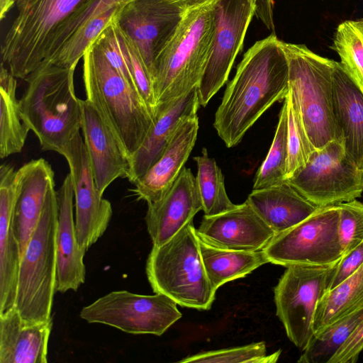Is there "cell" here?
<instances>
[{"mask_svg": "<svg viewBox=\"0 0 363 363\" xmlns=\"http://www.w3.org/2000/svg\"><path fill=\"white\" fill-rule=\"evenodd\" d=\"M202 209L196 177L184 167L164 197L147 203L145 220L152 245L170 240Z\"/></svg>", "mask_w": 363, "mask_h": 363, "instance_id": "e0dca14e", "label": "cell"}, {"mask_svg": "<svg viewBox=\"0 0 363 363\" xmlns=\"http://www.w3.org/2000/svg\"><path fill=\"white\" fill-rule=\"evenodd\" d=\"M333 47L343 69L363 87V18L340 23Z\"/></svg>", "mask_w": 363, "mask_h": 363, "instance_id": "d6a6232c", "label": "cell"}, {"mask_svg": "<svg viewBox=\"0 0 363 363\" xmlns=\"http://www.w3.org/2000/svg\"><path fill=\"white\" fill-rule=\"evenodd\" d=\"M60 155L67 160L72 177L77 240L85 252L105 233L113 210L99 193L83 138L78 133Z\"/></svg>", "mask_w": 363, "mask_h": 363, "instance_id": "9a60e30c", "label": "cell"}, {"mask_svg": "<svg viewBox=\"0 0 363 363\" xmlns=\"http://www.w3.org/2000/svg\"><path fill=\"white\" fill-rule=\"evenodd\" d=\"M186 12L173 0H130L114 15L118 28L138 49L152 79L157 59Z\"/></svg>", "mask_w": 363, "mask_h": 363, "instance_id": "5bb4252c", "label": "cell"}, {"mask_svg": "<svg viewBox=\"0 0 363 363\" xmlns=\"http://www.w3.org/2000/svg\"><path fill=\"white\" fill-rule=\"evenodd\" d=\"M76 67L43 62L24 79L27 86L19 99L21 118L43 150L60 154L81 129L82 104L74 82Z\"/></svg>", "mask_w": 363, "mask_h": 363, "instance_id": "7a4b0ae2", "label": "cell"}, {"mask_svg": "<svg viewBox=\"0 0 363 363\" xmlns=\"http://www.w3.org/2000/svg\"><path fill=\"white\" fill-rule=\"evenodd\" d=\"M145 270L155 294H163L182 307L211 308L216 290L207 276L193 220L163 245H152Z\"/></svg>", "mask_w": 363, "mask_h": 363, "instance_id": "8992f818", "label": "cell"}, {"mask_svg": "<svg viewBox=\"0 0 363 363\" xmlns=\"http://www.w3.org/2000/svg\"><path fill=\"white\" fill-rule=\"evenodd\" d=\"M83 59V82L93 104L130 158L144 142L154 118L139 92L108 62L94 43Z\"/></svg>", "mask_w": 363, "mask_h": 363, "instance_id": "3957f363", "label": "cell"}, {"mask_svg": "<svg viewBox=\"0 0 363 363\" xmlns=\"http://www.w3.org/2000/svg\"><path fill=\"white\" fill-rule=\"evenodd\" d=\"M363 351V319L328 363H355Z\"/></svg>", "mask_w": 363, "mask_h": 363, "instance_id": "f35d334b", "label": "cell"}, {"mask_svg": "<svg viewBox=\"0 0 363 363\" xmlns=\"http://www.w3.org/2000/svg\"><path fill=\"white\" fill-rule=\"evenodd\" d=\"M199 127L197 114L179 125L162 156L129 189L138 200L154 203L168 192L195 145Z\"/></svg>", "mask_w": 363, "mask_h": 363, "instance_id": "ffe728a7", "label": "cell"}, {"mask_svg": "<svg viewBox=\"0 0 363 363\" xmlns=\"http://www.w3.org/2000/svg\"><path fill=\"white\" fill-rule=\"evenodd\" d=\"M186 11L215 3L217 0H173Z\"/></svg>", "mask_w": 363, "mask_h": 363, "instance_id": "b9f144b4", "label": "cell"}, {"mask_svg": "<svg viewBox=\"0 0 363 363\" xmlns=\"http://www.w3.org/2000/svg\"><path fill=\"white\" fill-rule=\"evenodd\" d=\"M287 180L317 206L349 201L363 193V169L347 155L342 140L315 150L306 165Z\"/></svg>", "mask_w": 363, "mask_h": 363, "instance_id": "7c38bea8", "label": "cell"}, {"mask_svg": "<svg viewBox=\"0 0 363 363\" xmlns=\"http://www.w3.org/2000/svg\"><path fill=\"white\" fill-rule=\"evenodd\" d=\"M363 263V242L342 255L335 267L328 290H331L355 272Z\"/></svg>", "mask_w": 363, "mask_h": 363, "instance_id": "74e56055", "label": "cell"}, {"mask_svg": "<svg viewBox=\"0 0 363 363\" xmlns=\"http://www.w3.org/2000/svg\"><path fill=\"white\" fill-rule=\"evenodd\" d=\"M274 33L244 54L215 113L213 126L226 147L237 145L246 132L289 91V65Z\"/></svg>", "mask_w": 363, "mask_h": 363, "instance_id": "6da1fadb", "label": "cell"}, {"mask_svg": "<svg viewBox=\"0 0 363 363\" xmlns=\"http://www.w3.org/2000/svg\"><path fill=\"white\" fill-rule=\"evenodd\" d=\"M362 319L363 308L330 325L314 335L307 347L302 351L298 362L328 363Z\"/></svg>", "mask_w": 363, "mask_h": 363, "instance_id": "4dcf8cb0", "label": "cell"}, {"mask_svg": "<svg viewBox=\"0 0 363 363\" xmlns=\"http://www.w3.org/2000/svg\"><path fill=\"white\" fill-rule=\"evenodd\" d=\"M333 110L346 153L363 169V87L337 61L333 74Z\"/></svg>", "mask_w": 363, "mask_h": 363, "instance_id": "cb8c5ba5", "label": "cell"}, {"mask_svg": "<svg viewBox=\"0 0 363 363\" xmlns=\"http://www.w3.org/2000/svg\"><path fill=\"white\" fill-rule=\"evenodd\" d=\"M215 31L214 3L186 12L155 65L152 85L157 108L198 87Z\"/></svg>", "mask_w": 363, "mask_h": 363, "instance_id": "5b68a950", "label": "cell"}, {"mask_svg": "<svg viewBox=\"0 0 363 363\" xmlns=\"http://www.w3.org/2000/svg\"><path fill=\"white\" fill-rule=\"evenodd\" d=\"M250 1L255 9V16L268 30L274 33L273 0H250Z\"/></svg>", "mask_w": 363, "mask_h": 363, "instance_id": "ab89813d", "label": "cell"}, {"mask_svg": "<svg viewBox=\"0 0 363 363\" xmlns=\"http://www.w3.org/2000/svg\"><path fill=\"white\" fill-rule=\"evenodd\" d=\"M120 6L108 9L89 19L65 42L48 61L45 62L66 68L77 66L79 60L94 43Z\"/></svg>", "mask_w": 363, "mask_h": 363, "instance_id": "1f68e13d", "label": "cell"}, {"mask_svg": "<svg viewBox=\"0 0 363 363\" xmlns=\"http://www.w3.org/2000/svg\"><path fill=\"white\" fill-rule=\"evenodd\" d=\"M177 306L163 294L141 295L121 290L84 306L79 315L88 323L107 325L125 333L160 336L182 318Z\"/></svg>", "mask_w": 363, "mask_h": 363, "instance_id": "8fae6325", "label": "cell"}, {"mask_svg": "<svg viewBox=\"0 0 363 363\" xmlns=\"http://www.w3.org/2000/svg\"><path fill=\"white\" fill-rule=\"evenodd\" d=\"M52 327L25 321L16 307L0 315V363H46Z\"/></svg>", "mask_w": 363, "mask_h": 363, "instance_id": "d4e9b609", "label": "cell"}, {"mask_svg": "<svg viewBox=\"0 0 363 363\" xmlns=\"http://www.w3.org/2000/svg\"><path fill=\"white\" fill-rule=\"evenodd\" d=\"M97 0H16V15L1 45L3 63L25 78L50 58L63 27Z\"/></svg>", "mask_w": 363, "mask_h": 363, "instance_id": "277c9868", "label": "cell"}, {"mask_svg": "<svg viewBox=\"0 0 363 363\" xmlns=\"http://www.w3.org/2000/svg\"><path fill=\"white\" fill-rule=\"evenodd\" d=\"M196 233L208 245L238 251L261 250L275 235L246 201L222 213L204 216Z\"/></svg>", "mask_w": 363, "mask_h": 363, "instance_id": "2e32d148", "label": "cell"}, {"mask_svg": "<svg viewBox=\"0 0 363 363\" xmlns=\"http://www.w3.org/2000/svg\"><path fill=\"white\" fill-rule=\"evenodd\" d=\"M336 264L288 266L274 287L277 316L289 340L301 351L314 337L313 323L316 307L328 290Z\"/></svg>", "mask_w": 363, "mask_h": 363, "instance_id": "30bf717a", "label": "cell"}, {"mask_svg": "<svg viewBox=\"0 0 363 363\" xmlns=\"http://www.w3.org/2000/svg\"><path fill=\"white\" fill-rule=\"evenodd\" d=\"M216 31L207 63L197 87L200 106H206L227 82L247 28L255 16L250 0H217Z\"/></svg>", "mask_w": 363, "mask_h": 363, "instance_id": "4fadbf2b", "label": "cell"}, {"mask_svg": "<svg viewBox=\"0 0 363 363\" xmlns=\"http://www.w3.org/2000/svg\"><path fill=\"white\" fill-rule=\"evenodd\" d=\"M51 165L43 158L32 160L16 170L17 196L13 225L21 259L40 218L46 196L55 183Z\"/></svg>", "mask_w": 363, "mask_h": 363, "instance_id": "603a6c76", "label": "cell"}, {"mask_svg": "<svg viewBox=\"0 0 363 363\" xmlns=\"http://www.w3.org/2000/svg\"><path fill=\"white\" fill-rule=\"evenodd\" d=\"M16 79L1 62L0 70V157L21 152L29 128L21 118L16 98Z\"/></svg>", "mask_w": 363, "mask_h": 363, "instance_id": "83f0119b", "label": "cell"}, {"mask_svg": "<svg viewBox=\"0 0 363 363\" xmlns=\"http://www.w3.org/2000/svg\"><path fill=\"white\" fill-rule=\"evenodd\" d=\"M130 0H97L89 9V13L94 16L113 7L120 6Z\"/></svg>", "mask_w": 363, "mask_h": 363, "instance_id": "60d3db41", "label": "cell"}, {"mask_svg": "<svg viewBox=\"0 0 363 363\" xmlns=\"http://www.w3.org/2000/svg\"><path fill=\"white\" fill-rule=\"evenodd\" d=\"M200 250L207 276L216 290L227 282L242 278L269 263L263 250L238 251L222 249L208 245L201 239Z\"/></svg>", "mask_w": 363, "mask_h": 363, "instance_id": "4316f807", "label": "cell"}, {"mask_svg": "<svg viewBox=\"0 0 363 363\" xmlns=\"http://www.w3.org/2000/svg\"><path fill=\"white\" fill-rule=\"evenodd\" d=\"M287 155V111L284 100L273 141L257 172L252 189L269 187L285 180Z\"/></svg>", "mask_w": 363, "mask_h": 363, "instance_id": "836d02e7", "label": "cell"}, {"mask_svg": "<svg viewBox=\"0 0 363 363\" xmlns=\"http://www.w3.org/2000/svg\"><path fill=\"white\" fill-rule=\"evenodd\" d=\"M284 101L287 111L288 150L286 179H289L306 165L315 150L308 140L300 112L289 89Z\"/></svg>", "mask_w": 363, "mask_h": 363, "instance_id": "e575fe53", "label": "cell"}, {"mask_svg": "<svg viewBox=\"0 0 363 363\" xmlns=\"http://www.w3.org/2000/svg\"><path fill=\"white\" fill-rule=\"evenodd\" d=\"M289 65V89L297 105L313 148L339 138L333 110L335 60L303 44L281 42Z\"/></svg>", "mask_w": 363, "mask_h": 363, "instance_id": "52a82bcc", "label": "cell"}, {"mask_svg": "<svg viewBox=\"0 0 363 363\" xmlns=\"http://www.w3.org/2000/svg\"><path fill=\"white\" fill-rule=\"evenodd\" d=\"M58 218L56 230V281L55 291L65 293L77 291L84 284L86 268L85 252L78 242L74 221V189L69 173L57 191Z\"/></svg>", "mask_w": 363, "mask_h": 363, "instance_id": "44dd1931", "label": "cell"}, {"mask_svg": "<svg viewBox=\"0 0 363 363\" xmlns=\"http://www.w3.org/2000/svg\"><path fill=\"white\" fill-rule=\"evenodd\" d=\"M197 87L186 94L163 106H158L154 123L144 142L130 158L126 179L135 183L162 156L179 125L189 117L197 114Z\"/></svg>", "mask_w": 363, "mask_h": 363, "instance_id": "7402d4cb", "label": "cell"}, {"mask_svg": "<svg viewBox=\"0 0 363 363\" xmlns=\"http://www.w3.org/2000/svg\"><path fill=\"white\" fill-rule=\"evenodd\" d=\"M16 5V0H0V19L2 21Z\"/></svg>", "mask_w": 363, "mask_h": 363, "instance_id": "7bdbcfd3", "label": "cell"}, {"mask_svg": "<svg viewBox=\"0 0 363 363\" xmlns=\"http://www.w3.org/2000/svg\"><path fill=\"white\" fill-rule=\"evenodd\" d=\"M246 201L275 235L298 224L319 207L287 179L269 187L252 189Z\"/></svg>", "mask_w": 363, "mask_h": 363, "instance_id": "484cf974", "label": "cell"}, {"mask_svg": "<svg viewBox=\"0 0 363 363\" xmlns=\"http://www.w3.org/2000/svg\"><path fill=\"white\" fill-rule=\"evenodd\" d=\"M17 196L16 170L0 167V315L15 307L21 264L19 242L13 225Z\"/></svg>", "mask_w": 363, "mask_h": 363, "instance_id": "d6986e66", "label": "cell"}, {"mask_svg": "<svg viewBox=\"0 0 363 363\" xmlns=\"http://www.w3.org/2000/svg\"><path fill=\"white\" fill-rule=\"evenodd\" d=\"M363 308V263L350 277L319 301L313 323L314 335L342 317Z\"/></svg>", "mask_w": 363, "mask_h": 363, "instance_id": "f1b7e54d", "label": "cell"}, {"mask_svg": "<svg viewBox=\"0 0 363 363\" xmlns=\"http://www.w3.org/2000/svg\"><path fill=\"white\" fill-rule=\"evenodd\" d=\"M337 206L338 237L344 255L363 242V203L355 199Z\"/></svg>", "mask_w": 363, "mask_h": 363, "instance_id": "8d00e7d4", "label": "cell"}, {"mask_svg": "<svg viewBox=\"0 0 363 363\" xmlns=\"http://www.w3.org/2000/svg\"><path fill=\"white\" fill-rule=\"evenodd\" d=\"M81 130L97 190L101 196L119 177L126 178L129 158L89 100H82Z\"/></svg>", "mask_w": 363, "mask_h": 363, "instance_id": "ac0fdd59", "label": "cell"}, {"mask_svg": "<svg viewBox=\"0 0 363 363\" xmlns=\"http://www.w3.org/2000/svg\"><path fill=\"white\" fill-rule=\"evenodd\" d=\"M265 342H259L244 346L229 347L217 350L201 352L188 356L179 362H203V363H272L277 361L281 354L278 350L270 355H267Z\"/></svg>", "mask_w": 363, "mask_h": 363, "instance_id": "d590c367", "label": "cell"}, {"mask_svg": "<svg viewBox=\"0 0 363 363\" xmlns=\"http://www.w3.org/2000/svg\"><path fill=\"white\" fill-rule=\"evenodd\" d=\"M339 214L337 204L319 206L298 224L274 235L262 249L269 262L286 267L336 264L342 256Z\"/></svg>", "mask_w": 363, "mask_h": 363, "instance_id": "9c48e42d", "label": "cell"}, {"mask_svg": "<svg viewBox=\"0 0 363 363\" xmlns=\"http://www.w3.org/2000/svg\"><path fill=\"white\" fill-rule=\"evenodd\" d=\"M57 218L58 201L54 183L48 191L40 218L21 259L15 307L26 322L52 319L56 292Z\"/></svg>", "mask_w": 363, "mask_h": 363, "instance_id": "ba28073f", "label": "cell"}, {"mask_svg": "<svg viewBox=\"0 0 363 363\" xmlns=\"http://www.w3.org/2000/svg\"><path fill=\"white\" fill-rule=\"evenodd\" d=\"M194 160L197 165L196 179L204 216H215L236 207L226 193L220 168L213 158L208 157L206 149L203 148L201 154Z\"/></svg>", "mask_w": 363, "mask_h": 363, "instance_id": "f546056e", "label": "cell"}]
</instances>
